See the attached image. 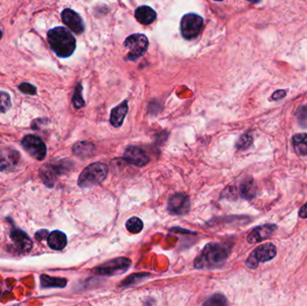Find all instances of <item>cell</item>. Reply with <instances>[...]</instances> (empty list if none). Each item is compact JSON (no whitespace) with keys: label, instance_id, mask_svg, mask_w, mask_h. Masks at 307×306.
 I'll return each instance as SVG.
<instances>
[{"label":"cell","instance_id":"obj_4","mask_svg":"<svg viewBox=\"0 0 307 306\" xmlns=\"http://www.w3.org/2000/svg\"><path fill=\"white\" fill-rule=\"evenodd\" d=\"M72 162L68 160L58 161L56 163H49L41 167L40 176L44 184L52 188L57 178L60 175L67 174L71 169Z\"/></svg>","mask_w":307,"mask_h":306},{"label":"cell","instance_id":"obj_34","mask_svg":"<svg viewBox=\"0 0 307 306\" xmlns=\"http://www.w3.org/2000/svg\"><path fill=\"white\" fill-rule=\"evenodd\" d=\"M247 1H250V2H253V3H258V2H260L261 0H247Z\"/></svg>","mask_w":307,"mask_h":306},{"label":"cell","instance_id":"obj_25","mask_svg":"<svg viewBox=\"0 0 307 306\" xmlns=\"http://www.w3.org/2000/svg\"><path fill=\"white\" fill-rule=\"evenodd\" d=\"M253 140H254V138H253L252 134L245 133V134L242 135V136L239 137L238 140H237L236 144H235V146L239 150H245V149H247L250 146H252Z\"/></svg>","mask_w":307,"mask_h":306},{"label":"cell","instance_id":"obj_33","mask_svg":"<svg viewBox=\"0 0 307 306\" xmlns=\"http://www.w3.org/2000/svg\"><path fill=\"white\" fill-rule=\"evenodd\" d=\"M299 217L302 219H307V202L299 210Z\"/></svg>","mask_w":307,"mask_h":306},{"label":"cell","instance_id":"obj_23","mask_svg":"<svg viewBox=\"0 0 307 306\" xmlns=\"http://www.w3.org/2000/svg\"><path fill=\"white\" fill-rule=\"evenodd\" d=\"M126 227L128 231L132 233H138L141 232L144 227V223L142 222V220L138 218H132L129 219L126 223Z\"/></svg>","mask_w":307,"mask_h":306},{"label":"cell","instance_id":"obj_9","mask_svg":"<svg viewBox=\"0 0 307 306\" xmlns=\"http://www.w3.org/2000/svg\"><path fill=\"white\" fill-rule=\"evenodd\" d=\"M22 146L34 159L43 161L47 156V146L44 140L35 135H27L22 140Z\"/></svg>","mask_w":307,"mask_h":306},{"label":"cell","instance_id":"obj_10","mask_svg":"<svg viewBox=\"0 0 307 306\" xmlns=\"http://www.w3.org/2000/svg\"><path fill=\"white\" fill-rule=\"evenodd\" d=\"M10 223L12 224V227L10 231L9 236L15 252L18 254L29 253L34 246L32 239L30 238L28 234L23 230L15 226V223H13L12 221H10Z\"/></svg>","mask_w":307,"mask_h":306},{"label":"cell","instance_id":"obj_15","mask_svg":"<svg viewBox=\"0 0 307 306\" xmlns=\"http://www.w3.org/2000/svg\"><path fill=\"white\" fill-rule=\"evenodd\" d=\"M277 225L272 223H266L263 225L257 226L249 233L247 240L250 243H256L267 240L272 235L274 232L277 230Z\"/></svg>","mask_w":307,"mask_h":306},{"label":"cell","instance_id":"obj_2","mask_svg":"<svg viewBox=\"0 0 307 306\" xmlns=\"http://www.w3.org/2000/svg\"><path fill=\"white\" fill-rule=\"evenodd\" d=\"M229 255V249L219 243H208L194 261V267L198 269L219 267Z\"/></svg>","mask_w":307,"mask_h":306},{"label":"cell","instance_id":"obj_16","mask_svg":"<svg viewBox=\"0 0 307 306\" xmlns=\"http://www.w3.org/2000/svg\"><path fill=\"white\" fill-rule=\"evenodd\" d=\"M128 112H129L128 102L123 101L121 104L112 109L110 116V123L115 128H120L123 124Z\"/></svg>","mask_w":307,"mask_h":306},{"label":"cell","instance_id":"obj_32","mask_svg":"<svg viewBox=\"0 0 307 306\" xmlns=\"http://www.w3.org/2000/svg\"><path fill=\"white\" fill-rule=\"evenodd\" d=\"M286 91H284V90H278L277 92H274L272 94V99L274 101H278L279 99H282V98L285 97L286 96Z\"/></svg>","mask_w":307,"mask_h":306},{"label":"cell","instance_id":"obj_5","mask_svg":"<svg viewBox=\"0 0 307 306\" xmlns=\"http://www.w3.org/2000/svg\"><path fill=\"white\" fill-rule=\"evenodd\" d=\"M203 26V18L193 13L186 14L180 20V33L182 37L188 41L196 39L202 32Z\"/></svg>","mask_w":307,"mask_h":306},{"label":"cell","instance_id":"obj_20","mask_svg":"<svg viewBox=\"0 0 307 306\" xmlns=\"http://www.w3.org/2000/svg\"><path fill=\"white\" fill-rule=\"evenodd\" d=\"M42 288H64L67 286L68 280L62 277H50L48 275L43 274L40 277Z\"/></svg>","mask_w":307,"mask_h":306},{"label":"cell","instance_id":"obj_17","mask_svg":"<svg viewBox=\"0 0 307 306\" xmlns=\"http://www.w3.org/2000/svg\"><path fill=\"white\" fill-rule=\"evenodd\" d=\"M47 243L49 248L54 251H62L68 244V238L63 232L55 230L48 235Z\"/></svg>","mask_w":307,"mask_h":306},{"label":"cell","instance_id":"obj_13","mask_svg":"<svg viewBox=\"0 0 307 306\" xmlns=\"http://www.w3.org/2000/svg\"><path fill=\"white\" fill-rule=\"evenodd\" d=\"M171 214L182 216L190 211V200L188 196L181 193L173 195L168 200V207Z\"/></svg>","mask_w":307,"mask_h":306},{"label":"cell","instance_id":"obj_28","mask_svg":"<svg viewBox=\"0 0 307 306\" xmlns=\"http://www.w3.org/2000/svg\"><path fill=\"white\" fill-rule=\"evenodd\" d=\"M149 276V274L147 273H140V274H133L132 276L128 277L127 279H125L122 283V287H128V286H132L133 284H135L136 282L139 281L140 279H143L145 277Z\"/></svg>","mask_w":307,"mask_h":306},{"label":"cell","instance_id":"obj_22","mask_svg":"<svg viewBox=\"0 0 307 306\" xmlns=\"http://www.w3.org/2000/svg\"><path fill=\"white\" fill-rule=\"evenodd\" d=\"M293 145L298 155L307 156V134L300 133L293 136Z\"/></svg>","mask_w":307,"mask_h":306},{"label":"cell","instance_id":"obj_31","mask_svg":"<svg viewBox=\"0 0 307 306\" xmlns=\"http://www.w3.org/2000/svg\"><path fill=\"white\" fill-rule=\"evenodd\" d=\"M49 233L48 230H46V229H41L39 231H37L36 233H35V238L37 239V241H43V240H45V239L48 238V235H49Z\"/></svg>","mask_w":307,"mask_h":306},{"label":"cell","instance_id":"obj_1","mask_svg":"<svg viewBox=\"0 0 307 306\" xmlns=\"http://www.w3.org/2000/svg\"><path fill=\"white\" fill-rule=\"evenodd\" d=\"M47 37L50 49L59 58L70 57L77 48V41L73 34L62 26L49 30Z\"/></svg>","mask_w":307,"mask_h":306},{"label":"cell","instance_id":"obj_26","mask_svg":"<svg viewBox=\"0 0 307 306\" xmlns=\"http://www.w3.org/2000/svg\"><path fill=\"white\" fill-rule=\"evenodd\" d=\"M11 106L12 102L9 94L6 92L0 91V113H5L9 111Z\"/></svg>","mask_w":307,"mask_h":306},{"label":"cell","instance_id":"obj_24","mask_svg":"<svg viewBox=\"0 0 307 306\" xmlns=\"http://www.w3.org/2000/svg\"><path fill=\"white\" fill-rule=\"evenodd\" d=\"M82 91H83V87L81 84H78L74 92L73 98H72L74 107L76 109H81L86 105V102L84 101L83 95H82Z\"/></svg>","mask_w":307,"mask_h":306},{"label":"cell","instance_id":"obj_11","mask_svg":"<svg viewBox=\"0 0 307 306\" xmlns=\"http://www.w3.org/2000/svg\"><path fill=\"white\" fill-rule=\"evenodd\" d=\"M124 160L128 164L137 167H143L149 163V156L146 154V151L143 150L138 146H131L126 148L123 154Z\"/></svg>","mask_w":307,"mask_h":306},{"label":"cell","instance_id":"obj_36","mask_svg":"<svg viewBox=\"0 0 307 306\" xmlns=\"http://www.w3.org/2000/svg\"><path fill=\"white\" fill-rule=\"evenodd\" d=\"M216 1H223V0H216Z\"/></svg>","mask_w":307,"mask_h":306},{"label":"cell","instance_id":"obj_35","mask_svg":"<svg viewBox=\"0 0 307 306\" xmlns=\"http://www.w3.org/2000/svg\"><path fill=\"white\" fill-rule=\"evenodd\" d=\"M2 35H3V33H2V31L0 30V40L2 38Z\"/></svg>","mask_w":307,"mask_h":306},{"label":"cell","instance_id":"obj_29","mask_svg":"<svg viewBox=\"0 0 307 306\" xmlns=\"http://www.w3.org/2000/svg\"><path fill=\"white\" fill-rule=\"evenodd\" d=\"M18 89L22 92L29 95H34L37 92V88L29 83H22L18 86Z\"/></svg>","mask_w":307,"mask_h":306},{"label":"cell","instance_id":"obj_3","mask_svg":"<svg viewBox=\"0 0 307 306\" xmlns=\"http://www.w3.org/2000/svg\"><path fill=\"white\" fill-rule=\"evenodd\" d=\"M108 166L102 163H93L87 166L78 177V184L82 189H89L100 184L107 177Z\"/></svg>","mask_w":307,"mask_h":306},{"label":"cell","instance_id":"obj_6","mask_svg":"<svg viewBox=\"0 0 307 306\" xmlns=\"http://www.w3.org/2000/svg\"><path fill=\"white\" fill-rule=\"evenodd\" d=\"M132 266V261L125 257L116 258L102 263L93 269V273L101 276H117L126 272Z\"/></svg>","mask_w":307,"mask_h":306},{"label":"cell","instance_id":"obj_21","mask_svg":"<svg viewBox=\"0 0 307 306\" xmlns=\"http://www.w3.org/2000/svg\"><path fill=\"white\" fill-rule=\"evenodd\" d=\"M239 193L243 199H253L256 197L257 186L253 178H247L242 182V184L240 185Z\"/></svg>","mask_w":307,"mask_h":306},{"label":"cell","instance_id":"obj_19","mask_svg":"<svg viewBox=\"0 0 307 306\" xmlns=\"http://www.w3.org/2000/svg\"><path fill=\"white\" fill-rule=\"evenodd\" d=\"M135 17L142 25H150L154 21H156V11L150 6L142 5L136 8Z\"/></svg>","mask_w":307,"mask_h":306},{"label":"cell","instance_id":"obj_14","mask_svg":"<svg viewBox=\"0 0 307 306\" xmlns=\"http://www.w3.org/2000/svg\"><path fill=\"white\" fill-rule=\"evenodd\" d=\"M61 18H62L64 24L75 34H83L85 31L83 19L77 12H75L74 10L70 9V8H66L61 13Z\"/></svg>","mask_w":307,"mask_h":306},{"label":"cell","instance_id":"obj_30","mask_svg":"<svg viewBox=\"0 0 307 306\" xmlns=\"http://www.w3.org/2000/svg\"><path fill=\"white\" fill-rule=\"evenodd\" d=\"M298 119L302 126L307 127V106L299 108L298 112Z\"/></svg>","mask_w":307,"mask_h":306},{"label":"cell","instance_id":"obj_7","mask_svg":"<svg viewBox=\"0 0 307 306\" xmlns=\"http://www.w3.org/2000/svg\"><path fill=\"white\" fill-rule=\"evenodd\" d=\"M148 39L145 34H136L129 36L124 42L125 48L129 49L126 60H136L141 58L148 49Z\"/></svg>","mask_w":307,"mask_h":306},{"label":"cell","instance_id":"obj_27","mask_svg":"<svg viewBox=\"0 0 307 306\" xmlns=\"http://www.w3.org/2000/svg\"><path fill=\"white\" fill-rule=\"evenodd\" d=\"M227 304L226 298L220 294H215L213 297H210V299H208V301L204 303L205 306H225Z\"/></svg>","mask_w":307,"mask_h":306},{"label":"cell","instance_id":"obj_18","mask_svg":"<svg viewBox=\"0 0 307 306\" xmlns=\"http://www.w3.org/2000/svg\"><path fill=\"white\" fill-rule=\"evenodd\" d=\"M94 151H95L94 145L88 141H79L74 145L72 148L74 155L78 156L80 159H87L93 156Z\"/></svg>","mask_w":307,"mask_h":306},{"label":"cell","instance_id":"obj_12","mask_svg":"<svg viewBox=\"0 0 307 306\" xmlns=\"http://www.w3.org/2000/svg\"><path fill=\"white\" fill-rule=\"evenodd\" d=\"M19 152L14 148H3L0 150V172L15 170L19 164Z\"/></svg>","mask_w":307,"mask_h":306},{"label":"cell","instance_id":"obj_8","mask_svg":"<svg viewBox=\"0 0 307 306\" xmlns=\"http://www.w3.org/2000/svg\"><path fill=\"white\" fill-rule=\"evenodd\" d=\"M277 255V248L272 243H264L254 250L246 261V266L249 268L255 269L260 262H267L271 261Z\"/></svg>","mask_w":307,"mask_h":306}]
</instances>
